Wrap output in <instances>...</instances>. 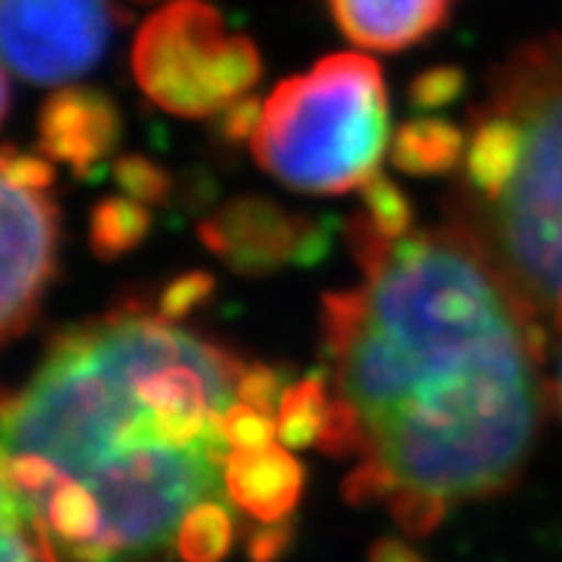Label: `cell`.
<instances>
[{"label":"cell","mask_w":562,"mask_h":562,"mask_svg":"<svg viewBox=\"0 0 562 562\" xmlns=\"http://www.w3.org/2000/svg\"><path fill=\"white\" fill-rule=\"evenodd\" d=\"M362 284L322 299L334 402L316 448L359 457L350 505L437 531L453 503L505 494L548 414V327L459 218L391 238L348 222Z\"/></svg>","instance_id":"6da1fadb"},{"label":"cell","mask_w":562,"mask_h":562,"mask_svg":"<svg viewBox=\"0 0 562 562\" xmlns=\"http://www.w3.org/2000/svg\"><path fill=\"white\" fill-rule=\"evenodd\" d=\"M247 364L213 336L130 299L53 336L3 396V491L32 508L78 485L98 508L89 562L167 554L195 505L218 499Z\"/></svg>","instance_id":"7a4b0ae2"},{"label":"cell","mask_w":562,"mask_h":562,"mask_svg":"<svg viewBox=\"0 0 562 562\" xmlns=\"http://www.w3.org/2000/svg\"><path fill=\"white\" fill-rule=\"evenodd\" d=\"M488 101L517 124L508 181L474 218L508 279L551 334H562V35L531 41L491 75Z\"/></svg>","instance_id":"3957f363"},{"label":"cell","mask_w":562,"mask_h":562,"mask_svg":"<svg viewBox=\"0 0 562 562\" xmlns=\"http://www.w3.org/2000/svg\"><path fill=\"white\" fill-rule=\"evenodd\" d=\"M391 112L382 69L339 53L270 92L250 138L259 167L290 190L345 195L379 176Z\"/></svg>","instance_id":"277c9868"},{"label":"cell","mask_w":562,"mask_h":562,"mask_svg":"<svg viewBox=\"0 0 562 562\" xmlns=\"http://www.w3.org/2000/svg\"><path fill=\"white\" fill-rule=\"evenodd\" d=\"M140 92L178 119H210L250 95L261 55L250 37L229 35L204 0H172L140 23L133 44Z\"/></svg>","instance_id":"5b68a950"},{"label":"cell","mask_w":562,"mask_h":562,"mask_svg":"<svg viewBox=\"0 0 562 562\" xmlns=\"http://www.w3.org/2000/svg\"><path fill=\"white\" fill-rule=\"evenodd\" d=\"M3 293L0 325L12 341L35 325L58 267L60 215L53 199L55 170L44 158L3 147Z\"/></svg>","instance_id":"8992f818"},{"label":"cell","mask_w":562,"mask_h":562,"mask_svg":"<svg viewBox=\"0 0 562 562\" xmlns=\"http://www.w3.org/2000/svg\"><path fill=\"white\" fill-rule=\"evenodd\" d=\"M119 26L110 0H0L9 72L32 83L72 81L104 58Z\"/></svg>","instance_id":"52a82bcc"},{"label":"cell","mask_w":562,"mask_h":562,"mask_svg":"<svg viewBox=\"0 0 562 562\" xmlns=\"http://www.w3.org/2000/svg\"><path fill=\"white\" fill-rule=\"evenodd\" d=\"M201 241L238 276H270L313 265L327 247L325 224L261 195L227 201L199 224Z\"/></svg>","instance_id":"ba28073f"},{"label":"cell","mask_w":562,"mask_h":562,"mask_svg":"<svg viewBox=\"0 0 562 562\" xmlns=\"http://www.w3.org/2000/svg\"><path fill=\"white\" fill-rule=\"evenodd\" d=\"M121 138L119 106L110 95L87 87H69L49 95L37 115V147L46 158L67 164L78 178H89Z\"/></svg>","instance_id":"9c48e42d"},{"label":"cell","mask_w":562,"mask_h":562,"mask_svg":"<svg viewBox=\"0 0 562 562\" xmlns=\"http://www.w3.org/2000/svg\"><path fill=\"white\" fill-rule=\"evenodd\" d=\"M224 494L261 526L288 522L304 494V468L279 445L229 448L224 459Z\"/></svg>","instance_id":"30bf717a"},{"label":"cell","mask_w":562,"mask_h":562,"mask_svg":"<svg viewBox=\"0 0 562 562\" xmlns=\"http://www.w3.org/2000/svg\"><path fill=\"white\" fill-rule=\"evenodd\" d=\"M453 3L457 0H327L341 35L376 53H402L422 44L442 30Z\"/></svg>","instance_id":"8fae6325"},{"label":"cell","mask_w":562,"mask_h":562,"mask_svg":"<svg viewBox=\"0 0 562 562\" xmlns=\"http://www.w3.org/2000/svg\"><path fill=\"white\" fill-rule=\"evenodd\" d=\"M465 153V135L445 119H414L393 135L391 161L411 176L451 172Z\"/></svg>","instance_id":"7c38bea8"},{"label":"cell","mask_w":562,"mask_h":562,"mask_svg":"<svg viewBox=\"0 0 562 562\" xmlns=\"http://www.w3.org/2000/svg\"><path fill=\"white\" fill-rule=\"evenodd\" d=\"M330 391L322 370L307 373L304 379L284 387L276 411V428H279V442L284 448H307L318 445L322 430H325L327 414H330Z\"/></svg>","instance_id":"4fadbf2b"},{"label":"cell","mask_w":562,"mask_h":562,"mask_svg":"<svg viewBox=\"0 0 562 562\" xmlns=\"http://www.w3.org/2000/svg\"><path fill=\"white\" fill-rule=\"evenodd\" d=\"M153 215L138 199L110 195L101 199L89 215V247L98 259H119L147 238Z\"/></svg>","instance_id":"5bb4252c"},{"label":"cell","mask_w":562,"mask_h":562,"mask_svg":"<svg viewBox=\"0 0 562 562\" xmlns=\"http://www.w3.org/2000/svg\"><path fill=\"white\" fill-rule=\"evenodd\" d=\"M233 546V517L218 499L195 505L176 533V551L184 562H222Z\"/></svg>","instance_id":"9a60e30c"},{"label":"cell","mask_w":562,"mask_h":562,"mask_svg":"<svg viewBox=\"0 0 562 562\" xmlns=\"http://www.w3.org/2000/svg\"><path fill=\"white\" fill-rule=\"evenodd\" d=\"M364 215L370 224L391 238H400L414 229V204L407 201L400 187L387 181L385 176H373L362 187Z\"/></svg>","instance_id":"2e32d148"},{"label":"cell","mask_w":562,"mask_h":562,"mask_svg":"<svg viewBox=\"0 0 562 562\" xmlns=\"http://www.w3.org/2000/svg\"><path fill=\"white\" fill-rule=\"evenodd\" d=\"M112 176L124 187L133 199L144 201V204H161L167 195L172 193V178L164 170L161 164H153L149 158L140 156H124L115 161Z\"/></svg>","instance_id":"e0dca14e"},{"label":"cell","mask_w":562,"mask_h":562,"mask_svg":"<svg viewBox=\"0 0 562 562\" xmlns=\"http://www.w3.org/2000/svg\"><path fill=\"white\" fill-rule=\"evenodd\" d=\"M224 437H227L229 448H247V451H252V448L276 445L279 428H276L273 414H267V411H259V407L238 400L236 405L229 407L227 416H224Z\"/></svg>","instance_id":"ac0fdd59"},{"label":"cell","mask_w":562,"mask_h":562,"mask_svg":"<svg viewBox=\"0 0 562 562\" xmlns=\"http://www.w3.org/2000/svg\"><path fill=\"white\" fill-rule=\"evenodd\" d=\"M213 296V276L207 273H187L178 276L176 281H170L167 288L161 290L158 296V311L164 313L172 322H184L195 307L207 302Z\"/></svg>","instance_id":"d6986e66"},{"label":"cell","mask_w":562,"mask_h":562,"mask_svg":"<svg viewBox=\"0 0 562 562\" xmlns=\"http://www.w3.org/2000/svg\"><path fill=\"white\" fill-rule=\"evenodd\" d=\"M462 87H465V75L457 67L425 69L411 83V104L416 110H437V106L457 101Z\"/></svg>","instance_id":"ffe728a7"},{"label":"cell","mask_w":562,"mask_h":562,"mask_svg":"<svg viewBox=\"0 0 562 562\" xmlns=\"http://www.w3.org/2000/svg\"><path fill=\"white\" fill-rule=\"evenodd\" d=\"M284 387H288V382H284L281 370L270 368V364H247L241 379H238V400L259 407V411H267V414H276Z\"/></svg>","instance_id":"44dd1931"},{"label":"cell","mask_w":562,"mask_h":562,"mask_svg":"<svg viewBox=\"0 0 562 562\" xmlns=\"http://www.w3.org/2000/svg\"><path fill=\"white\" fill-rule=\"evenodd\" d=\"M293 542V522L261 526L247 533V554L252 562H276Z\"/></svg>","instance_id":"7402d4cb"},{"label":"cell","mask_w":562,"mask_h":562,"mask_svg":"<svg viewBox=\"0 0 562 562\" xmlns=\"http://www.w3.org/2000/svg\"><path fill=\"white\" fill-rule=\"evenodd\" d=\"M261 119V106L256 98H241L236 104L224 110V138L227 140H250L252 133H256V126H259Z\"/></svg>","instance_id":"603a6c76"},{"label":"cell","mask_w":562,"mask_h":562,"mask_svg":"<svg viewBox=\"0 0 562 562\" xmlns=\"http://www.w3.org/2000/svg\"><path fill=\"white\" fill-rule=\"evenodd\" d=\"M368 562H425L414 548L402 540H379L370 548Z\"/></svg>","instance_id":"cb8c5ba5"},{"label":"cell","mask_w":562,"mask_h":562,"mask_svg":"<svg viewBox=\"0 0 562 562\" xmlns=\"http://www.w3.org/2000/svg\"><path fill=\"white\" fill-rule=\"evenodd\" d=\"M560 336V348H557V359H554V379H551V393H554V405L560 407L562 414V334Z\"/></svg>","instance_id":"d4e9b609"}]
</instances>
